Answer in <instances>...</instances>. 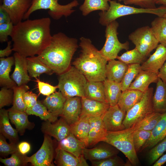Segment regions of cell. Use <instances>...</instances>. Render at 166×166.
Wrapping results in <instances>:
<instances>
[{
    "instance_id": "4316f807",
    "label": "cell",
    "mask_w": 166,
    "mask_h": 166,
    "mask_svg": "<svg viewBox=\"0 0 166 166\" xmlns=\"http://www.w3.org/2000/svg\"><path fill=\"white\" fill-rule=\"evenodd\" d=\"M14 56L1 57L0 58V85L13 89L17 86L11 78L10 73L12 66L14 64Z\"/></svg>"
},
{
    "instance_id": "680465c9",
    "label": "cell",
    "mask_w": 166,
    "mask_h": 166,
    "mask_svg": "<svg viewBox=\"0 0 166 166\" xmlns=\"http://www.w3.org/2000/svg\"><path fill=\"white\" fill-rule=\"evenodd\" d=\"M166 162V154L161 156L155 163L153 166H161L163 165Z\"/></svg>"
},
{
    "instance_id": "8d00e7d4",
    "label": "cell",
    "mask_w": 166,
    "mask_h": 166,
    "mask_svg": "<svg viewBox=\"0 0 166 166\" xmlns=\"http://www.w3.org/2000/svg\"><path fill=\"white\" fill-rule=\"evenodd\" d=\"M25 112L29 115L38 116L45 121L53 122L57 120L58 116L48 111L46 107L39 101L33 107L26 109Z\"/></svg>"
},
{
    "instance_id": "816d5d0a",
    "label": "cell",
    "mask_w": 166,
    "mask_h": 166,
    "mask_svg": "<svg viewBox=\"0 0 166 166\" xmlns=\"http://www.w3.org/2000/svg\"><path fill=\"white\" fill-rule=\"evenodd\" d=\"M38 88L40 93L45 96H49L55 92L58 86H53L49 83L40 81L36 77Z\"/></svg>"
},
{
    "instance_id": "db71d44e",
    "label": "cell",
    "mask_w": 166,
    "mask_h": 166,
    "mask_svg": "<svg viewBox=\"0 0 166 166\" xmlns=\"http://www.w3.org/2000/svg\"><path fill=\"white\" fill-rule=\"evenodd\" d=\"M17 148L20 153L23 155H26L30 150L31 145L27 142L22 141L18 144Z\"/></svg>"
},
{
    "instance_id": "f1b7e54d",
    "label": "cell",
    "mask_w": 166,
    "mask_h": 166,
    "mask_svg": "<svg viewBox=\"0 0 166 166\" xmlns=\"http://www.w3.org/2000/svg\"><path fill=\"white\" fill-rule=\"evenodd\" d=\"M166 136V112L162 116L152 131L151 136L143 147L141 151L150 149Z\"/></svg>"
},
{
    "instance_id": "d6986e66",
    "label": "cell",
    "mask_w": 166,
    "mask_h": 166,
    "mask_svg": "<svg viewBox=\"0 0 166 166\" xmlns=\"http://www.w3.org/2000/svg\"><path fill=\"white\" fill-rule=\"evenodd\" d=\"M166 61V47L160 44L155 52L141 65L142 70L158 73L160 69Z\"/></svg>"
},
{
    "instance_id": "1f68e13d",
    "label": "cell",
    "mask_w": 166,
    "mask_h": 166,
    "mask_svg": "<svg viewBox=\"0 0 166 166\" xmlns=\"http://www.w3.org/2000/svg\"><path fill=\"white\" fill-rule=\"evenodd\" d=\"M152 102L154 112L160 113L166 112V84L159 78L156 83Z\"/></svg>"
},
{
    "instance_id": "7dc6e473",
    "label": "cell",
    "mask_w": 166,
    "mask_h": 166,
    "mask_svg": "<svg viewBox=\"0 0 166 166\" xmlns=\"http://www.w3.org/2000/svg\"><path fill=\"white\" fill-rule=\"evenodd\" d=\"M6 138L0 133V153L1 156H6L18 151V144L7 143Z\"/></svg>"
},
{
    "instance_id": "277c9868",
    "label": "cell",
    "mask_w": 166,
    "mask_h": 166,
    "mask_svg": "<svg viewBox=\"0 0 166 166\" xmlns=\"http://www.w3.org/2000/svg\"><path fill=\"white\" fill-rule=\"evenodd\" d=\"M140 122L131 127L123 130L107 131L104 142L113 146L123 153L128 159L131 165H138L139 163L137 153L134 146L133 135L134 131L138 129Z\"/></svg>"
},
{
    "instance_id": "f5cc1de1",
    "label": "cell",
    "mask_w": 166,
    "mask_h": 166,
    "mask_svg": "<svg viewBox=\"0 0 166 166\" xmlns=\"http://www.w3.org/2000/svg\"><path fill=\"white\" fill-rule=\"evenodd\" d=\"M38 97V95L31 91H28L24 93L23 101L26 109L32 107L37 103Z\"/></svg>"
},
{
    "instance_id": "f907efd6",
    "label": "cell",
    "mask_w": 166,
    "mask_h": 166,
    "mask_svg": "<svg viewBox=\"0 0 166 166\" xmlns=\"http://www.w3.org/2000/svg\"><path fill=\"white\" fill-rule=\"evenodd\" d=\"M156 0H123L125 5H134L138 6L142 8L153 9L156 8L155 6Z\"/></svg>"
},
{
    "instance_id": "94428289",
    "label": "cell",
    "mask_w": 166,
    "mask_h": 166,
    "mask_svg": "<svg viewBox=\"0 0 166 166\" xmlns=\"http://www.w3.org/2000/svg\"><path fill=\"white\" fill-rule=\"evenodd\" d=\"M165 19H166V13L163 16V17Z\"/></svg>"
},
{
    "instance_id": "4dcf8cb0",
    "label": "cell",
    "mask_w": 166,
    "mask_h": 166,
    "mask_svg": "<svg viewBox=\"0 0 166 166\" xmlns=\"http://www.w3.org/2000/svg\"><path fill=\"white\" fill-rule=\"evenodd\" d=\"M144 94V93L135 89L122 91L117 105L126 112L141 100Z\"/></svg>"
},
{
    "instance_id": "bcb514c9",
    "label": "cell",
    "mask_w": 166,
    "mask_h": 166,
    "mask_svg": "<svg viewBox=\"0 0 166 166\" xmlns=\"http://www.w3.org/2000/svg\"><path fill=\"white\" fill-rule=\"evenodd\" d=\"M93 166H128L121 158L117 155L101 160L91 162Z\"/></svg>"
},
{
    "instance_id": "7bdbcfd3",
    "label": "cell",
    "mask_w": 166,
    "mask_h": 166,
    "mask_svg": "<svg viewBox=\"0 0 166 166\" xmlns=\"http://www.w3.org/2000/svg\"><path fill=\"white\" fill-rule=\"evenodd\" d=\"M163 113L154 112L145 117L140 122L138 130L152 131L161 119Z\"/></svg>"
},
{
    "instance_id": "603a6c76",
    "label": "cell",
    "mask_w": 166,
    "mask_h": 166,
    "mask_svg": "<svg viewBox=\"0 0 166 166\" xmlns=\"http://www.w3.org/2000/svg\"><path fill=\"white\" fill-rule=\"evenodd\" d=\"M8 111L10 122L15 126L20 135H23L26 129L33 128L34 125L29 121L28 115L25 112L15 109L12 107Z\"/></svg>"
},
{
    "instance_id": "b9f144b4",
    "label": "cell",
    "mask_w": 166,
    "mask_h": 166,
    "mask_svg": "<svg viewBox=\"0 0 166 166\" xmlns=\"http://www.w3.org/2000/svg\"><path fill=\"white\" fill-rule=\"evenodd\" d=\"M152 131L143 130H135L133 135V140L135 150L137 153L141 151L143 147L150 138Z\"/></svg>"
},
{
    "instance_id": "d6a6232c",
    "label": "cell",
    "mask_w": 166,
    "mask_h": 166,
    "mask_svg": "<svg viewBox=\"0 0 166 166\" xmlns=\"http://www.w3.org/2000/svg\"><path fill=\"white\" fill-rule=\"evenodd\" d=\"M26 61L27 70L30 77L36 78L43 73L51 75L54 73L37 56L27 57Z\"/></svg>"
},
{
    "instance_id": "60d3db41",
    "label": "cell",
    "mask_w": 166,
    "mask_h": 166,
    "mask_svg": "<svg viewBox=\"0 0 166 166\" xmlns=\"http://www.w3.org/2000/svg\"><path fill=\"white\" fill-rule=\"evenodd\" d=\"M146 57L144 56L135 47L130 50H127L117 59L128 65L143 63Z\"/></svg>"
},
{
    "instance_id": "e0dca14e",
    "label": "cell",
    "mask_w": 166,
    "mask_h": 166,
    "mask_svg": "<svg viewBox=\"0 0 166 166\" xmlns=\"http://www.w3.org/2000/svg\"><path fill=\"white\" fill-rule=\"evenodd\" d=\"M118 150L112 145L107 143L99 145L91 148L85 147L83 154L86 160L91 162L103 160L116 156Z\"/></svg>"
},
{
    "instance_id": "cb8c5ba5",
    "label": "cell",
    "mask_w": 166,
    "mask_h": 166,
    "mask_svg": "<svg viewBox=\"0 0 166 166\" xmlns=\"http://www.w3.org/2000/svg\"><path fill=\"white\" fill-rule=\"evenodd\" d=\"M128 67V65L115 59L108 61L105 69L106 79L121 83Z\"/></svg>"
},
{
    "instance_id": "836d02e7",
    "label": "cell",
    "mask_w": 166,
    "mask_h": 166,
    "mask_svg": "<svg viewBox=\"0 0 166 166\" xmlns=\"http://www.w3.org/2000/svg\"><path fill=\"white\" fill-rule=\"evenodd\" d=\"M103 82L106 102L110 106L117 105L122 92L121 83L107 79Z\"/></svg>"
},
{
    "instance_id": "e575fe53",
    "label": "cell",
    "mask_w": 166,
    "mask_h": 166,
    "mask_svg": "<svg viewBox=\"0 0 166 166\" xmlns=\"http://www.w3.org/2000/svg\"><path fill=\"white\" fill-rule=\"evenodd\" d=\"M85 97L88 99L106 102L103 81H87L85 87Z\"/></svg>"
},
{
    "instance_id": "ffe728a7",
    "label": "cell",
    "mask_w": 166,
    "mask_h": 166,
    "mask_svg": "<svg viewBox=\"0 0 166 166\" xmlns=\"http://www.w3.org/2000/svg\"><path fill=\"white\" fill-rule=\"evenodd\" d=\"M81 101L82 109L80 116L89 117L103 116L110 106L106 102L90 100L85 97H81Z\"/></svg>"
},
{
    "instance_id": "2e32d148",
    "label": "cell",
    "mask_w": 166,
    "mask_h": 166,
    "mask_svg": "<svg viewBox=\"0 0 166 166\" xmlns=\"http://www.w3.org/2000/svg\"><path fill=\"white\" fill-rule=\"evenodd\" d=\"M103 116L89 117L90 129L88 137L87 147L94 146L105 140L108 131L103 121Z\"/></svg>"
},
{
    "instance_id": "6da1fadb",
    "label": "cell",
    "mask_w": 166,
    "mask_h": 166,
    "mask_svg": "<svg viewBox=\"0 0 166 166\" xmlns=\"http://www.w3.org/2000/svg\"><path fill=\"white\" fill-rule=\"evenodd\" d=\"M51 24L50 19L45 17L14 25L10 36L13 51L26 57L39 55L51 42Z\"/></svg>"
},
{
    "instance_id": "11a10c76",
    "label": "cell",
    "mask_w": 166,
    "mask_h": 166,
    "mask_svg": "<svg viewBox=\"0 0 166 166\" xmlns=\"http://www.w3.org/2000/svg\"><path fill=\"white\" fill-rule=\"evenodd\" d=\"M12 41H8L6 47L0 50V57H8L12 53V46L11 45Z\"/></svg>"
},
{
    "instance_id": "6f0895ef",
    "label": "cell",
    "mask_w": 166,
    "mask_h": 166,
    "mask_svg": "<svg viewBox=\"0 0 166 166\" xmlns=\"http://www.w3.org/2000/svg\"><path fill=\"white\" fill-rule=\"evenodd\" d=\"M158 76L159 78L166 84V61L159 70Z\"/></svg>"
},
{
    "instance_id": "4fadbf2b",
    "label": "cell",
    "mask_w": 166,
    "mask_h": 166,
    "mask_svg": "<svg viewBox=\"0 0 166 166\" xmlns=\"http://www.w3.org/2000/svg\"><path fill=\"white\" fill-rule=\"evenodd\" d=\"M126 114V112L121 109L117 104L110 106L102 118L107 131L115 132L125 129L123 122Z\"/></svg>"
},
{
    "instance_id": "c3c4849f",
    "label": "cell",
    "mask_w": 166,
    "mask_h": 166,
    "mask_svg": "<svg viewBox=\"0 0 166 166\" xmlns=\"http://www.w3.org/2000/svg\"><path fill=\"white\" fill-rule=\"evenodd\" d=\"M13 89L2 87L0 91V109L13 104Z\"/></svg>"
},
{
    "instance_id": "d590c367",
    "label": "cell",
    "mask_w": 166,
    "mask_h": 166,
    "mask_svg": "<svg viewBox=\"0 0 166 166\" xmlns=\"http://www.w3.org/2000/svg\"><path fill=\"white\" fill-rule=\"evenodd\" d=\"M110 0H84L79 9L84 16H86L91 12L97 10L106 11L109 8L108 2Z\"/></svg>"
},
{
    "instance_id": "6125c7cd",
    "label": "cell",
    "mask_w": 166,
    "mask_h": 166,
    "mask_svg": "<svg viewBox=\"0 0 166 166\" xmlns=\"http://www.w3.org/2000/svg\"><path fill=\"white\" fill-rule=\"evenodd\" d=\"M123 0H118L119 2H121L122 1H123Z\"/></svg>"
},
{
    "instance_id": "9f6ffc18",
    "label": "cell",
    "mask_w": 166,
    "mask_h": 166,
    "mask_svg": "<svg viewBox=\"0 0 166 166\" xmlns=\"http://www.w3.org/2000/svg\"><path fill=\"white\" fill-rule=\"evenodd\" d=\"M11 21L8 14L3 10L0 9V24Z\"/></svg>"
},
{
    "instance_id": "ac0fdd59",
    "label": "cell",
    "mask_w": 166,
    "mask_h": 166,
    "mask_svg": "<svg viewBox=\"0 0 166 166\" xmlns=\"http://www.w3.org/2000/svg\"><path fill=\"white\" fill-rule=\"evenodd\" d=\"M13 56L15 59V68L10 77L18 86L26 84L31 80L28 74L26 57L15 52Z\"/></svg>"
},
{
    "instance_id": "f35d334b",
    "label": "cell",
    "mask_w": 166,
    "mask_h": 166,
    "mask_svg": "<svg viewBox=\"0 0 166 166\" xmlns=\"http://www.w3.org/2000/svg\"><path fill=\"white\" fill-rule=\"evenodd\" d=\"M14 99L13 103V108L25 112L26 107L23 101L24 93L30 89L26 84L21 86H16L13 88Z\"/></svg>"
},
{
    "instance_id": "7402d4cb",
    "label": "cell",
    "mask_w": 166,
    "mask_h": 166,
    "mask_svg": "<svg viewBox=\"0 0 166 166\" xmlns=\"http://www.w3.org/2000/svg\"><path fill=\"white\" fill-rule=\"evenodd\" d=\"M158 78V74L155 73L141 70L128 89L136 90L144 93L148 89L151 84L157 82Z\"/></svg>"
},
{
    "instance_id": "d4e9b609",
    "label": "cell",
    "mask_w": 166,
    "mask_h": 166,
    "mask_svg": "<svg viewBox=\"0 0 166 166\" xmlns=\"http://www.w3.org/2000/svg\"><path fill=\"white\" fill-rule=\"evenodd\" d=\"M70 126L71 132L78 140L84 142L87 148L90 129L89 117L80 116L78 120L70 124Z\"/></svg>"
},
{
    "instance_id": "52a82bcc",
    "label": "cell",
    "mask_w": 166,
    "mask_h": 166,
    "mask_svg": "<svg viewBox=\"0 0 166 166\" xmlns=\"http://www.w3.org/2000/svg\"><path fill=\"white\" fill-rule=\"evenodd\" d=\"M59 0H32L31 5L25 14L23 20L29 19L31 14L39 10H49V15L53 19L57 20L63 16L66 18L75 12L73 9L79 5L77 0H73L65 5L58 2Z\"/></svg>"
},
{
    "instance_id": "5bb4252c",
    "label": "cell",
    "mask_w": 166,
    "mask_h": 166,
    "mask_svg": "<svg viewBox=\"0 0 166 166\" xmlns=\"http://www.w3.org/2000/svg\"><path fill=\"white\" fill-rule=\"evenodd\" d=\"M41 130L45 134L53 137L58 142L71 132L70 125L61 117L53 122L45 121L42 123Z\"/></svg>"
},
{
    "instance_id": "5b68a950",
    "label": "cell",
    "mask_w": 166,
    "mask_h": 166,
    "mask_svg": "<svg viewBox=\"0 0 166 166\" xmlns=\"http://www.w3.org/2000/svg\"><path fill=\"white\" fill-rule=\"evenodd\" d=\"M109 8L106 11L99 13V23L106 26L117 18L129 15L139 14H150L163 17L166 13V6H161L153 9L137 8L124 5L116 0H110Z\"/></svg>"
},
{
    "instance_id": "be15d7a7",
    "label": "cell",
    "mask_w": 166,
    "mask_h": 166,
    "mask_svg": "<svg viewBox=\"0 0 166 166\" xmlns=\"http://www.w3.org/2000/svg\"><path fill=\"white\" fill-rule=\"evenodd\" d=\"M0 2H1V1H2V0H0Z\"/></svg>"
},
{
    "instance_id": "9c48e42d",
    "label": "cell",
    "mask_w": 166,
    "mask_h": 166,
    "mask_svg": "<svg viewBox=\"0 0 166 166\" xmlns=\"http://www.w3.org/2000/svg\"><path fill=\"white\" fill-rule=\"evenodd\" d=\"M119 26L118 22L115 20L106 26L105 41L100 51L108 61L116 59L118 53L122 50H128L129 49L128 42L122 43L118 39L117 29Z\"/></svg>"
},
{
    "instance_id": "8992f818",
    "label": "cell",
    "mask_w": 166,
    "mask_h": 166,
    "mask_svg": "<svg viewBox=\"0 0 166 166\" xmlns=\"http://www.w3.org/2000/svg\"><path fill=\"white\" fill-rule=\"evenodd\" d=\"M58 75V88L66 99L74 97H85L87 80L76 67L71 66Z\"/></svg>"
},
{
    "instance_id": "74e56055",
    "label": "cell",
    "mask_w": 166,
    "mask_h": 166,
    "mask_svg": "<svg viewBox=\"0 0 166 166\" xmlns=\"http://www.w3.org/2000/svg\"><path fill=\"white\" fill-rule=\"evenodd\" d=\"M152 31L159 43L166 47V19L158 17L151 23Z\"/></svg>"
},
{
    "instance_id": "44dd1931",
    "label": "cell",
    "mask_w": 166,
    "mask_h": 166,
    "mask_svg": "<svg viewBox=\"0 0 166 166\" xmlns=\"http://www.w3.org/2000/svg\"><path fill=\"white\" fill-rule=\"evenodd\" d=\"M54 163L58 166H88L84 156L77 157L58 147L56 149Z\"/></svg>"
},
{
    "instance_id": "8fae6325",
    "label": "cell",
    "mask_w": 166,
    "mask_h": 166,
    "mask_svg": "<svg viewBox=\"0 0 166 166\" xmlns=\"http://www.w3.org/2000/svg\"><path fill=\"white\" fill-rule=\"evenodd\" d=\"M49 135L45 134L40 148L32 156L27 157L28 163L33 166H54L53 160L54 149L53 141Z\"/></svg>"
},
{
    "instance_id": "ba28073f",
    "label": "cell",
    "mask_w": 166,
    "mask_h": 166,
    "mask_svg": "<svg viewBox=\"0 0 166 166\" xmlns=\"http://www.w3.org/2000/svg\"><path fill=\"white\" fill-rule=\"evenodd\" d=\"M153 88H149L141 100L126 112L123 124L125 128H129L142 121L148 114L154 112L152 97Z\"/></svg>"
},
{
    "instance_id": "7c38bea8",
    "label": "cell",
    "mask_w": 166,
    "mask_h": 166,
    "mask_svg": "<svg viewBox=\"0 0 166 166\" xmlns=\"http://www.w3.org/2000/svg\"><path fill=\"white\" fill-rule=\"evenodd\" d=\"M32 2V0H2L0 9L8 14L11 22L15 25L23 20Z\"/></svg>"
},
{
    "instance_id": "681fc988",
    "label": "cell",
    "mask_w": 166,
    "mask_h": 166,
    "mask_svg": "<svg viewBox=\"0 0 166 166\" xmlns=\"http://www.w3.org/2000/svg\"><path fill=\"white\" fill-rule=\"evenodd\" d=\"M14 26L11 21L0 24V42L1 43L8 41V37L10 36Z\"/></svg>"
},
{
    "instance_id": "f546056e",
    "label": "cell",
    "mask_w": 166,
    "mask_h": 166,
    "mask_svg": "<svg viewBox=\"0 0 166 166\" xmlns=\"http://www.w3.org/2000/svg\"><path fill=\"white\" fill-rule=\"evenodd\" d=\"M66 98L60 91L47 96L42 103L49 111L58 117L62 113Z\"/></svg>"
},
{
    "instance_id": "ee69618b",
    "label": "cell",
    "mask_w": 166,
    "mask_h": 166,
    "mask_svg": "<svg viewBox=\"0 0 166 166\" xmlns=\"http://www.w3.org/2000/svg\"><path fill=\"white\" fill-rule=\"evenodd\" d=\"M150 149L148 157V164L151 165L155 163L166 151V136Z\"/></svg>"
},
{
    "instance_id": "30bf717a",
    "label": "cell",
    "mask_w": 166,
    "mask_h": 166,
    "mask_svg": "<svg viewBox=\"0 0 166 166\" xmlns=\"http://www.w3.org/2000/svg\"><path fill=\"white\" fill-rule=\"evenodd\" d=\"M128 38L135 48L146 57L157 46L159 42L148 26L138 28L131 33Z\"/></svg>"
},
{
    "instance_id": "7a4b0ae2",
    "label": "cell",
    "mask_w": 166,
    "mask_h": 166,
    "mask_svg": "<svg viewBox=\"0 0 166 166\" xmlns=\"http://www.w3.org/2000/svg\"><path fill=\"white\" fill-rule=\"evenodd\" d=\"M78 47L76 38L58 32L52 35L49 44L37 56L54 73L59 75L70 67L72 58Z\"/></svg>"
},
{
    "instance_id": "9a60e30c",
    "label": "cell",
    "mask_w": 166,
    "mask_h": 166,
    "mask_svg": "<svg viewBox=\"0 0 166 166\" xmlns=\"http://www.w3.org/2000/svg\"><path fill=\"white\" fill-rule=\"evenodd\" d=\"M82 109L81 97H74L67 98L60 116L69 125L79 119Z\"/></svg>"
},
{
    "instance_id": "83f0119b",
    "label": "cell",
    "mask_w": 166,
    "mask_h": 166,
    "mask_svg": "<svg viewBox=\"0 0 166 166\" xmlns=\"http://www.w3.org/2000/svg\"><path fill=\"white\" fill-rule=\"evenodd\" d=\"M8 110L1 109L0 110V132L10 143L17 144L18 132L11 125L9 121Z\"/></svg>"
},
{
    "instance_id": "484cf974",
    "label": "cell",
    "mask_w": 166,
    "mask_h": 166,
    "mask_svg": "<svg viewBox=\"0 0 166 166\" xmlns=\"http://www.w3.org/2000/svg\"><path fill=\"white\" fill-rule=\"evenodd\" d=\"M58 147L77 157L84 156L83 150L86 147L84 142L78 140L71 132L59 142Z\"/></svg>"
},
{
    "instance_id": "91938a15",
    "label": "cell",
    "mask_w": 166,
    "mask_h": 166,
    "mask_svg": "<svg viewBox=\"0 0 166 166\" xmlns=\"http://www.w3.org/2000/svg\"><path fill=\"white\" fill-rule=\"evenodd\" d=\"M156 4L162 5L166 6V0H156Z\"/></svg>"
},
{
    "instance_id": "ab89813d",
    "label": "cell",
    "mask_w": 166,
    "mask_h": 166,
    "mask_svg": "<svg viewBox=\"0 0 166 166\" xmlns=\"http://www.w3.org/2000/svg\"><path fill=\"white\" fill-rule=\"evenodd\" d=\"M141 70L140 64L128 65V69L120 83L122 91L128 89L132 81Z\"/></svg>"
},
{
    "instance_id": "3957f363",
    "label": "cell",
    "mask_w": 166,
    "mask_h": 166,
    "mask_svg": "<svg viewBox=\"0 0 166 166\" xmlns=\"http://www.w3.org/2000/svg\"><path fill=\"white\" fill-rule=\"evenodd\" d=\"M81 53L72 63L87 79L92 81H103L106 79L108 61L88 38H80Z\"/></svg>"
},
{
    "instance_id": "f6af8a7d",
    "label": "cell",
    "mask_w": 166,
    "mask_h": 166,
    "mask_svg": "<svg viewBox=\"0 0 166 166\" xmlns=\"http://www.w3.org/2000/svg\"><path fill=\"white\" fill-rule=\"evenodd\" d=\"M9 158H0V161L6 166H22L28 163L27 156L21 154L18 151L11 155Z\"/></svg>"
}]
</instances>
